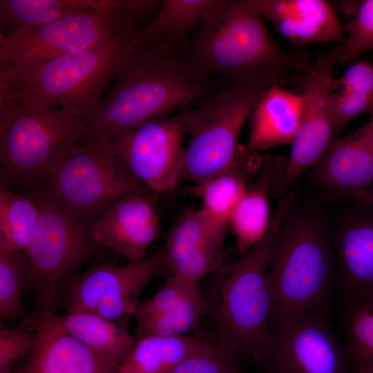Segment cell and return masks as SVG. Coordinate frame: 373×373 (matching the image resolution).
I'll list each match as a JSON object with an SVG mask.
<instances>
[{
    "label": "cell",
    "instance_id": "obj_24",
    "mask_svg": "<svg viewBox=\"0 0 373 373\" xmlns=\"http://www.w3.org/2000/svg\"><path fill=\"white\" fill-rule=\"evenodd\" d=\"M104 0H1L0 38L20 35L63 17L97 9Z\"/></svg>",
    "mask_w": 373,
    "mask_h": 373
},
{
    "label": "cell",
    "instance_id": "obj_15",
    "mask_svg": "<svg viewBox=\"0 0 373 373\" xmlns=\"http://www.w3.org/2000/svg\"><path fill=\"white\" fill-rule=\"evenodd\" d=\"M54 316L35 313L20 322L35 332L36 343L17 373H117V361L65 332Z\"/></svg>",
    "mask_w": 373,
    "mask_h": 373
},
{
    "label": "cell",
    "instance_id": "obj_32",
    "mask_svg": "<svg viewBox=\"0 0 373 373\" xmlns=\"http://www.w3.org/2000/svg\"><path fill=\"white\" fill-rule=\"evenodd\" d=\"M340 8L348 18L343 25L346 37L340 59L345 64L373 50V0L345 1Z\"/></svg>",
    "mask_w": 373,
    "mask_h": 373
},
{
    "label": "cell",
    "instance_id": "obj_21",
    "mask_svg": "<svg viewBox=\"0 0 373 373\" xmlns=\"http://www.w3.org/2000/svg\"><path fill=\"white\" fill-rule=\"evenodd\" d=\"M286 161L279 155L262 156L256 176L231 218L229 227L242 256L263 237L269 226L271 220L270 195L285 169Z\"/></svg>",
    "mask_w": 373,
    "mask_h": 373
},
{
    "label": "cell",
    "instance_id": "obj_37",
    "mask_svg": "<svg viewBox=\"0 0 373 373\" xmlns=\"http://www.w3.org/2000/svg\"><path fill=\"white\" fill-rule=\"evenodd\" d=\"M349 200L373 207V187L352 197Z\"/></svg>",
    "mask_w": 373,
    "mask_h": 373
},
{
    "label": "cell",
    "instance_id": "obj_26",
    "mask_svg": "<svg viewBox=\"0 0 373 373\" xmlns=\"http://www.w3.org/2000/svg\"><path fill=\"white\" fill-rule=\"evenodd\" d=\"M211 343L185 335L151 336L135 341L117 373H169L180 363Z\"/></svg>",
    "mask_w": 373,
    "mask_h": 373
},
{
    "label": "cell",
    "instance_id": "obj_19",
    "mask_svg": "<svg viewBox=\"0 0 373 373\" xmlns=\"http://www.w3.org/2000/svg\"><path fill=\"white\" fill-rule=\"evenodd\" d=\"M285 39L296 46L343 43L344 30L331 3L325 0H249Z\"/></svg>",
    "mask_w": 373,
    "mask_h": 373
},
{
    "label": "cell",
    "instance_id": "obj_6",
    "mask_svg": "<svg viewBox=\"0 0 373 373\" xmlns=\"http://www.w3.org/2000/svg\"><path fill=\"white\" fill-rule=\"evenodd\" d=\"M336 273L333 245L323 227L309 216L286 218L267 273L272 298L270 321L305 312L328 318Z\"/></svg>",
    "mask_w": 373,
    "mask_h": 373
},
{
    "label": "cell",
    "instance_id": "obj_2",
    "mask_svg": "<svg viewBox=\"0 0 373 373\" xmlns=\"http://www.w3.org/2000/svg\"><path fill=\"white\" fill-rule=\"evenodd\" d=\"M180 53L202 73L237 86L281 85L311 64L308 53L276 42L249 0H217Z\"/></svg>",
    "mask_w": 373,
    "mask_h": 373
},
{
    "label": "cell",
    "instance_id": "obj_30",
    "mask_svg": "<svg viewBox=\"0 0 373 373\" xmlns=\"http://www.w3.org/2000/svg\"><path fill=\"white\" fill-rule=\"evenodd\" d=\"M205 314V303L198 287L166 312L135 320V341L151 336L183 335L193 328Z\"/></svg>",
    "mask_w": 373,
    "mask_h": 373
},
{
    "label": "cell",
    "instance_id": "obj_10",
    "mask_svg": "<svg viewBox=\"0 0 373 373\" xmlns=\"http://www.w3.org/2000/svg\"><path fill=\"white\" fill-rule=\"evenodd\" d=\"M39 187L93 221L118 201L149 191L104 142L92 140L64 157Z\"/></svg>",
    "mask_w": 373,
    "mask_h": 373
},
{
    "label": "cell",
    "instance_id": "obj_22",
    "mask_svg": "<svg viewBox=\"0 0 373 373\" xmlns=\"http://www.w3.org/2000/svg\"><path fill=\"white\" fill-rule=\"evenodd\" d=\"M261 160L262 156L256 151L241 146L236 158L229 166L203 184L195 186V193L202 200L200 210L209 220L228 230L231 218L256 176Z\"/></svg>",
    "mask_w": 373,
    "mask_h": 373
},
{
    "label": "cell",
    "instance_id": "obj_35",
    "mask_svg": "<svg viewBox=\"0 0 373 373\" xmlns=\"http://www.w3.org/2000/svg\"><path fill=\"white\" fill-rule=\"evenodd\" d=\"M0 365L14 363L30 355L36 343L35 332L21 325L10 328L0 323Z\"/></svg>",
    "mask_w": 373,
    "mask_h": 373
},
{
    "label": "cell",
    "instance_id": "obj_23",
    "mask_svg": "<svg viewBox=\"0 0 373 373\" xmlns=\"http://www.w3.org/2000/svg\"><path fill=\"white\" fill-rule=\"evenodd\" d=\"M217 0H165L138 31L135 42L175 51Z\"/></svg>",
    "mask_w": 373,
    "mask_h": 373
},
{
    "label": "cell",
    "instance_id": "obj_11",
    "mask_svg": "<svg viewBox=\"0 0 373 373\" xmlns=\"http://www.w3.org/2000/svg\"><path fill=\"white\" fill-rule=\"evenodd\" d=\"M254 361L267 373H355L328 318L309 312L270 321Z\"/></svg>",
    "mask_w": 373,
    "mask_h": 373
},
{
    "label": "cell",
    "instance_id": "obj_5",
    "mask_svg": "<svg viewBox=\"0 0 373 373\" xmlns=\"http://www.w3.org/2000/svg\"><path fill=\"white\" fill-rule=\"evenodd\" d=\"M142 26L137 21L126 23L89 48L0 77V93L31 97L87 121L115 79Z\"/></svg>",
    "mask_w": 373,
    "mask_h": 373
},
{
    "label": "cell",
    "instance_id": "obj_4",
    "mask_svg": "<svg viewBox=\"0 0 373 373\" xmlns=\"http://www.w3.org/2000/svg\"><path fill=\"white\" fill-rule=\"evenodd\" d=\"M295 194L291 190L281 198L263 237L240 260L211 274L206 291H202L205 314L215 325L218 343L236 345L241 356L253 361L272 314L267 273L274 242Z\"/></svg>",
    "mask_w": 373,
    "mask_h": 373
},
{
    "label": "cell",
    "instance_id": "obj_38",
    "mask_svg": "<svg viewBox=\"0 0 373 373\" xmlns=\"http://www.w3.org/2000/svg\"><path fill=\"white\" fill-rule=\"evenodd\" d=\"M14 363H7L0 365V373H14L12 370Z\"/></svg>",
    "mask_w": 373,
    "mask_h": 373
},
{
    "label": "cell",
    "instance_id": "obj_36",
    "mask_svg": "<svg viewBox=\"0 0 373 373\" xmlns=\"http://www.w3.org/2000/svg\"><path fill=\"white\" fill-rule=\"evenodd\" d=\"M334 91L373 96V63L362 60L352 64L337 79Z\"/></svg>",
    "mask_w": 373,
    "mask_h": 373
},
{
    "label": "cell",
    "instance_id": "obj_29",
    "mask_svg": "<svg viewBox=\"0 0 373 373\" xmlns=\"http://www.w3.org/2000/svg\"><path fill=\"white\" fill-rule=\"evenodd\" d=\"M345 303L344 344L355 373H373V296Z\"/></svg>",
    "mask_w": 373,
    "mask_h": 373
},
{
    "label": "cell",
    "instance_id": "obj_1",
    "mask_svg": "<svg viewBox=\"0 0 373 373\" xmlns=\"http://www.w3.org/2000/svg\"><path fill=\"white\" fill-rule=\"evenodd\" d=\"M210 76L178 50L134 43L112 86L86 121L88 140L105 142L214 93Z\"/></svg>",
    "mask_w": 373,
    "mask_h": 373
},
{
    "label": "cell",
    "instance_id": "obj_28",
    "mask_svg": "<svg viewBox=\"0 0 373 373\" xmlns=\"http://www.w3.org/2000/svg\"><path fill=\"white\" fill-rule=\"evenodd\" d=\"M39 216V205L32 197L0 186V252L26 249Z\"/></svg>",
    "mask_w": 373,
    "mask_h": 373
},
{
    "label": "cell",
    "instance_id": "obj_3",
    "mask_svg": "<svg viewBox=\"0 0 373 373\" xmlns=\"http://www.w3.org/2000/svg\"><path fill=\"white\" fill-rule=\"evenodd\" d=\"M88 138L84 119L31 97L0 93V186L23 193L41 186Z\"/></svg>",
    "mask_w": 373,
    "mask_h": 373
},
{
    "label": "cell",
    "instance_id": "obj_16",
    "mask_svg": "<svg viewBox=\"0 0 373 373\" xmlns=\"http://www.w3.org/2000/svg\"><path fill=\"white\" fill-rule=\"evenodd\" d=\"M159 231L160 218L148 191L118 201L91 224L97 245L114 251L128 262L145 258Z\"/></svg>",
    "mask_w": 373,
    "mask_h": 373
},
{
    "label": "cell",
    "instance_id": "obj_9",
    "mask_svg": "<svg viewBox=\"0 0 373 373\" xmlns=\"http://www.w3.org/2000/svg\"><path fill=\"white\" fill-rule=\"evenodd\" d=\"M271 86L231 85L184 110L189 141L181 182L199 186L235 160L241 147L238 140L242 126Z\"/></svg>",
    "mask_w": 373,
    "mask_h": 373
},
{
    "label": "cell",
    "instance_id": "obj_12",
    "mask_svg": "<svg viewBox=\"0 0 373 373\" xmlns=\"http://www.w3.org/2000/svg\"><path fill=\"white\" fill-rule=\"evenodd\" d=\"M184 110L102 142L150 191L169 193L181 182L186 135Z\"/></svg>",
    "mask_w": 373,
    "mask_h": 373
},
{
    "label": "cell",
    "instance_id": "obj_25",
    "mask_svg": "<svg viewBox=\"0 0 373 373\" xmlns=\"http://www.w3.org/2000/svg\"><path fill=\"white\" fill-rule=\"evenodd\" d=\"M56 324L90 348L105 354L119 365L135 345L127 329L128 318L111 321L87 312H70L53 316Z\"/></svg>",
    "mask_w": 373,
    "mask_h": 373
},
{
    "label": "cell",
    "instance_id": "obj_33",
    "mask_svg": "<svg viewBox=\"0 0 373 373\" xmlns=\"http://www.w3.org/2000/svg\"><path fill=\"white\" fill-rule=\"evenodd\" d=\"M241 354L230 343L211 342L180 363L169 373H242Z\"/></svg>",
    "mask_w": 373,
    "mask_h": 373
},
{
    "label": "cell",
    "instance_id": "obj_27",
    "mask_svg": "<svg viewBox=\"0 0 373 373\" xmlns=\"http://www.w3.org/2000/svg\"><path fill=\"white\" fill-rule=\"evenodd\" d=\"M224 240L166 242L162 248L167 275L199 282L225 264Z\"/></svg>",
    "mask_w": 373,
    "mask_h": 373
},
{
    "label": "cell",
    "instance_id": "obj_34",
    "mask_svg": "<svg viewBox=\"0 0 373 373\" xmlns=\"http://www.w3.org/2000/svg\"><path fill=\"white\" fill-rule=\"evenodd\" d=\"M198 287V283L170 276L153 296L140 300L133 316L137 320L166 312Z\"/></svg>",
    "mask_w": 373,
    "mask_h": 373
},
{
    "label": "cell",
    "instance_id": "obj_13",
    "mask_svg": "<svg viewBox=\"0 0 373 373\" xmlns=\"http://www.w3.org/2000/svg\"><path fill=\"white\" fill-rule=\"evenodd\" d=\"M167 274L162 249L122 265L96 262L67 286L68 313L87 312L111 321L133 316L140 295L151 280Z\"/></svg>",
    "mask_w": 373,
    "mask_h": 373
},
{
    "label": "cell",
    "instance_id": "obj_17",
    "mask_svg": "<svg viewBox=\"0 0 373 373\" xmlns=\"http://www.w3.org/2000/svg\"><path fill=\"white\" fill-rule=\"evenodd\" d=\"M355 203L333 241L336 289L345 303L373 296V207Z\"/></svg>",
    "mask_w": 373,
    "mask_h": 373
},
{
    "label": "cell",
    "instance_id": "obj_31",
    "mask_svg": "<svg viewBox=\"0 0 373 373\" xmlns=\"http://www.w3.org/2000/svg\"><path fill=\"white\" fill-rule=\"evenodd\" d=\"M28 272L29 260L25 249L0 252L1 318L21 322L31 316L21 300Z\"/></svg>",
    "mask_w": 373,
    "mask_h": 373
},
{
    "label": "cell",
    "instance_id": "obj_8",
    "mask_svg": "<svg viewBox=\"0 0 373 373\" xmlns=\"http://www.w3.org/2000/svg\"><path fill=\"white\" fill-rule=\"evenodd\" d=\"M157 8L154 0H104L30 32L0 38V77L30 70L53 58L89 48L123 25L142 23Z\"/></svg>",
    "mask_w": 373,
    "mask_h": 373
},
{
    "label": "cell",
    "instance_id": "obj_7",
    "mask_svg": "<svg viewBox=\"0 0 373 373\" xmlns=\"http://www.w3.org/2000/svg\"><path fill=\"white\" fill-rule=\"evenodd\" d=\"M22 193L32 197L40 211L25 249L29 260L26 289L35 296L37 314L56 315L59 291L99 248L91 233L93 221L68 209L42 187Z\"/></svg>",
    "mask_w": 373,
    "mask_h": 373
},
{
    "label": "cell",
    "instance_id": "obj_14",
    "mask_svg": "<svg viewBox=\"0 0 373 373\" xmlns=\"http://www.w3.org/2000/svg\"><path fill=\"white\" fill-rule=\"evenodd\" d=\"M342 52L341 44L321 52L315 61L300 73L303 97L301 123L285 169L274 186V193L278 198L285 195L304 171L314 166L334 136L332 72L340 62Z\"/></svg>",
    "mask_w": 373,
    "mask_h": 373
},
{
    "label": "cell",
    "instance_id": "obj_20",
    "mask_svg": "<svg viewBox=\"0 0 373 373\" xmlns=\"http://www.w3.org/2000/svg\"><path fill=\"white\" fill-rule=\"evenodd\" d=\"M303 97L274 84L260 97L249 116V135L246 146L266 150L291 144L298 132Z\"/></svg>",
    "mask_w": 373,
    "mask_h": 373
},
{
    "label": "cell",
    "instance_id": "obj_18",
    "mask_svg": "<svg viewBox=\"0 0 373 373\" xmlns=\"http://www.w3.org/2000/svg\"><path fill=\"white\" fill-rule=\"evenodd\" d=\"M327 191L349 200L373 184V114L360 128L334 141L314 165Z\"/></svg>",
    "mask_w": 373,
    "mask_h": 373
}]
</instances>
